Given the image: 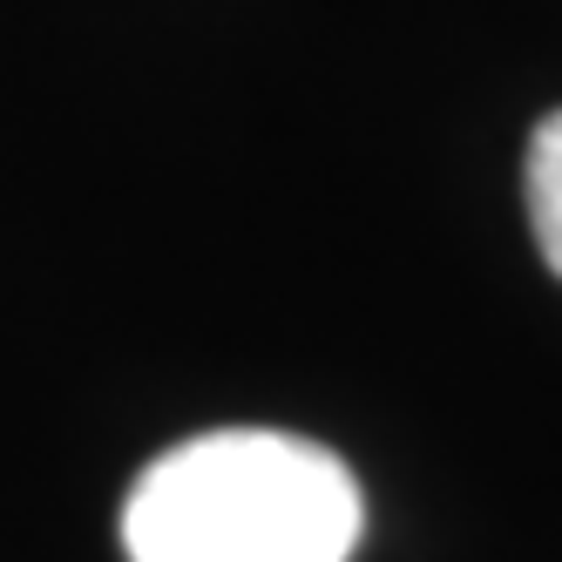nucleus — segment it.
I'll return each instance as SVG.
<instances>
[{
	"label": "nucleus",
	"mask_w": 562,
	"mask_h": 562,
	"mask_svg": "<svg viewBox=\"0 0 562 562\" xmlns=\"http://www.w3.org/2000/svg\"><path fill=\"white\" fill-rule=\"evenodd\" d=\"M367 502L346 461L278 427H217L156 454L123 502L130 562H346Z\"/></svg>",
	"instance_id": "1"
},
{
	"label": "nucleus",
	"mask_w": 562,
	"mask_h": 562,
	"mask_svg": "<svg viewBox=\"0 0 562 562\" xmlns=\"http://www.w3.org/2000/svg\"><path fill=\"white\" fill-rule=\"evenodd\" d=\"M521 196H529V224H536L542 265L562 278V109H555V115H542L536 136H529V164H521Z\"/></svg>",
	"instance_id": "2"
}]
</instances>
